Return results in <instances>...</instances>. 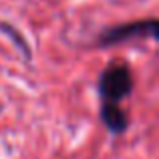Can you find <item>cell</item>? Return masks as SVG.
Segmentation results:
<instances>
[{"instance_id":"cell-1","label":"cell","mask_w":159,"mask_h":159,"mask_svg":"<svg viewBox=\"0 0 159 159\" xmlns=\"http://www.w3.org/2000/svg\"><path fill=\"white\" fill-rule=\"evenodd\" d=\"M97 91L103 103L125 101L133 91V73L127 62H111L99 77Z\"/></svg>"},{"instance_id":"cell-2","label":"cell","mask_w":159,"mask_h":159,"mask_svg":"<svg viewBox=\"0 0 159 159\" xmlns=\"http://www.w3.org/2000/svg\"><path fill=\"white\" fill-rule=\"evenodd\" d=\"M137 39H157V20L147 18V20H133V22H123L109 26L99 34L97 47L107 48L115 44H123L127 40H137Z\"/></svg>"},{"instance_id":"cell-4","label":"cell","mask_w":159,"mask_h":159,"mask_svg":"<svg viewBox=\"0 0 159 159\" xmlns=\"http://www.w3.org/2000/svg\"><path fill=\"white\" fill-rule=\"evenodd\" d=\"M0 30L4 32V34L8 36V39L14 43V47L18 48L20 52H22V57H24V61L26 62H30L32 61V51H30V47H28V43H26V39H24L22 34H20L18 30H16L14 26H10L8 22H0Z\"/></svg>"},{"instance_id":"cell-3","label":"cell","mask_w":159,"mask_h":159,"mask_svg":"<svg viewBox=\"0 0 159 159\" xmlns=\"http://www.w3.org/2000/svg\"><path fill=\"white\" fill-rule=\"evenodd\" d=\"M101 121L111 135H123L129 129V117L117 103H103L101 105Z\"/></svg>"}]
</instances>
